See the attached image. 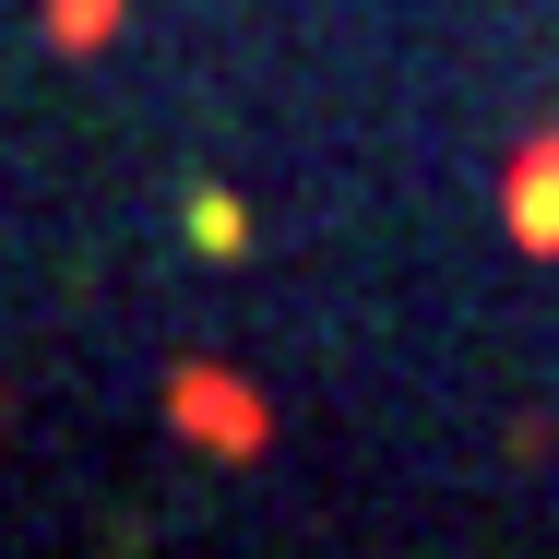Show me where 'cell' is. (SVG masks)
Segmentation results:
<instances>
[{
    "label": "cell",
    "mask_w": 559,
    "mask_h": 559,
    "mask_svg": "<svg viewBox=\"0 0 559 559\" xmlns=\"http://www.w3.org/2000/svg\"><path fill=\"white\" fill-rule=\"evenodd\" d=\"M191 226H203V250H238V203H226V191H203V203H191Z\"/></svg>",
    "instance_id": "6da1fadb"
}]
</instances>
